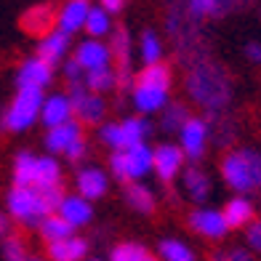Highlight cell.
Instances as JSON below:
<instances>
[{"label":"cell","instance_id":"1","mask_svg":"<svg viewBox=\"0 0 261 261\" xmlns=\"http://www.w3.org/2000/svg\"><path fill=\"white\" fill-rule=\"evenodd\" d=\"M168 91H171V69L155 62L144 64L139 72L134 88H130V99L139 115H155L168 104Z\"/></svg>","mask_w":261,"mask_h":261},{"label":"cell","instance_id":"2","mask_svg":"<svg viewBox=\"0 0 261 261\" xmlns=\"http://www.w3.org/2000/svg\"><path fill=\"white\" fill-rule=\"evenodd\" d=\"M221 179L229 189L240 195L261 189V152L258 149H234L221 160Z\"/></svg>","mask_w":261,"mask_h":261},{"label":"cell","instance_id":"3","mask_svg":"<svg viewBox=\"0 0 261 261\" xmlns=\"http://www.w3.org/2000/svg\"><path fill=\"white\" fill-rule=\"evenodd\" d=\"M187 86H189L192 99L197 104L208 107V110H219V107H224L229 101V93H232L227 72H224L221 67H216V64H203V67L192 69Z\"/></svg>","mask_w":261,"mask_h":261},{"label":"cell","instance_id":"4","mask_svg":"<svg viewBox=\"0 0 261 261\" xmlns=\"http://www.w3.org/2000/svg\"><path fill=\"white\" fill-rule=\"evenodd\" d=\"M54 208L48 203L43 189L32 184H14V189L8 192V213L11 219L24 224V227H38V224L48 216Z\"/></svg>","mask_w":261,"mask_h":261},{"label":"cell","instance_id":"5","mask_svg":"<svg viewBox=\"0 0 261 261\" xmlns=\"http://www.w3.org/2000/svg\"><path fill=\"white\" fill-rule=\"evenodd\" d=\"M43 99H45L43 88H19L3 115V128L11 130V134H21V130L32 128L40 120Z\"/></svg>","mask_w":261,"mask_h":261},{"label":"cell","instance_id":"6","mask_svg":"<svg viewBox=\"0 0 261 261\" xmlns=\"http://www.w3.org/2000/svg\"><path fill=\"white\" fill-rule=\"evenodd\" d=\"M110 168L117 181H139L152 171V147L147 141L134 144L128 149H115L110 155Z\"/></svg>","mask_w":261,"mask_h":261},{"label":"cell","instance_id":"7","mask_svg":"<svg viewBox=\"0 0 261 261\" xmlns=\"http://www.w3.org/2000/svg\"><path fill=\"white\" fill-rule=\"evenodd\" d=\"M149 136V123L144 115H136V117H125V120H117V123H104L99 128V139L107 149H128L134 144H141L147 141Z\"/></svg>","mask_w":261,"mask_h":261},{"label":"cell","instance_id":"8","mask_svg":"<svg viewBox=\"0 0 261 261\" xmlns=\"http://www.w3.org/2000/svg\"><path fill=\"white\" fill-rule=\"evenodd\" d=\"M69 99H72V107H75V117L83 125H99V123H104L107 101H104L101 93L88 91L86 86H75L72 91H69Z\"/></svg>","mask_w":261,"mask_h":261},{"label":"cell","instance_id":"9","mask_svg":"<svg viewBox=\"0 0 261 261\" xmlns=\"http://www.w3.org/2000/svg\"><path fill=\"white\" fill-rule=\"evenodd\" d=\"M189 227L200 237H205V240H224L229 232L224 211H219V208H195L189 213Z\"/></svg>","mask_w":261,"mask_h":261},{"label":"cell","instance_id":"10","mask_svg":"<svg viewBox=\"0 0 261 261\" xmlns=\"http://www.w3.org/2000/svg\"><path fill=\"white\" fill-rule=\"evenodd\" d=\"M184 149L176 144H160L152 149V171L160 181H173L184 171Z\"/></svg>","mask_w":261,"mask_h":261},{"label":"cell","instance_id":"11","mask_svg":"<svg viewBox=\"0 0 261 261\" xmlns=\"http://www.w3.org/2000/svg\"><path fill=\"white\" fill-rule=\"evenodd\" d=\"M179 147L192 160L203 158V152L208 147V123L200 120V117H187L184 125L179 128Z\"/></svg>","mask_w":261,"mask_h":261},{"label":"cell","instance_id":"12","mask_svg":"<svg viewBox=\"0 0 261 261\" xmlns=\"http://www.w3.org/2000/svg\"><path fill=\"white\" fill-rule=\"evenodd\" d=\"M51 80H54V64H48L40 54L24 59L16 72L19 88H45V86H51Z\"/></svg>","mask_w":261,"mask_h":261},{"label":"cell","instance_id":"13","mask_svg":"<svg viewBox=\"0 0 261 261\" xmlns=\"http://www.w3.org/2000/svg\"><path fill=\"white\" fill-rule=\"evenodd\" d=\"M75 59L86 72L99 67H112V48L107 43H101V38H88L75 48Z\"/></svg>","mask_w":261,"mask_h":261},{"label":"cell","instance_id":"14","mask_svg":"<svg viewBox=\"0 0 261 261\" xmlns=\"http://www.w3.org/2000/svg\"><path fill=\"white\" fill-rule=\"evenodd\" d=\"M80 125L83 123L72 117V120H67V123H59V125L48 128V134H45V149H48L51 155H64L77 139H83Z\"/></svg>","mask_w":261,"mask_h":261},{"label":"cell","instance_id":"15","mask_svg":"<svg viewBox=\"0 0 261 261\" xmlns=\"http://www.w3.org/2000/svg\"><path fill=\"white\" fill-rule=\"evenodd\" d=\"M91 203L93 200L83 197L80 192L77 195H64L56 205V213H62L75 229H80V227H86V224H91V219H93V205Z\"/></svg>","mask_w":261,"mask_h":261},{"label":"cell","instance_id":"16","mask_svg":"<svg viewBox=\"0 0 261 261\" xmlns=\"http://www.w3.org/2000/svg\"><path fill=\"white\" fill-rule=\"evenodd\" d=\"M75 117V107H72V99L67 93H51V96L43 99V107H40V120L45 128H54L59 123H67Z\"/></svg>","mask_w":261,"mask_h":261},{"label":"cell","instance_id":"17","mask_svg":"<svg viewBox=\"0 0 261 261\" xmlns=\"http://www.w3.org/2000/svg\"><path fill=\"white\" fill-rule=\"evenodd\" d=\"M75 187H77V192L83 197L99 200V197L107 195V189H110V179H107V173L99 168V165H86V168L77 171Z\"/></svg>","mask_w":261,"mask_h":261},{"label":"cell","instance_id":"18","mask_svg":"<svg viewBox=\"0 0 261 261\" xmlns=\"http://www.w3.org/2000/svg\"><path fill=\"white\" fill-rule=\"evenodd\" d=\"M91 3L88 0H67L56 14V27L64 30L69 35H75L80 30H86V19H88Z\"/></svg>","mask_w":261,"mask_h":261},{"label":"cell","instance_id":"19","mask_svg":"<svg viewBox=\"0 0 261 261\" xmlns=\"http://www.w3.org/2000/svg\"><path fill=\"white\" fill-rule=\"evenodd\" d=\"M67 51H69V32L59 30V27H54L51 32H45L43 38H40V43H38V54H40L48 64L64 62Z\"/></svg>","mask_w":261,"mask_h":261},{"label":"cell","instance_id":"20","mask_svg":"<svg viewBox=\"0 0 261 261\" xmlns=\"http://www.w3.org/2000/svg\"><path fill=\"white\" fill-rule=\"evenodd\" d=\"M56 27V11L51 6H32L24 16H21V30L43 38L45 32H51Z\"/></svg>","mask_w":261,"mask_h":261},{"label":"cell","instance_id":"21","mask_svg":"<svg viewBox=\"0 0 261 261\" xmlns=\"http://www.w3.org/2000/svg\"><path fill=\"white\" fill-rule=\"evenodd\" d=\"M221 211H224V219H227L229 229H245L248 224L256 219V208L245 195H237V197L227 200V205Z\"/></svg>","mask_w":261,"mask_h":261},{"label":"cell","instance_id":"22","mask_svg":"<svg viewBox=\"0 0 261 261\" xmlns=\"http://www.w3.org/2000/svg\"><path fill=\"white\" fill-rule=\"evenodd\" d=\"M32 187H38V189L62 187V165H59V160L51 155V152H48L45 158L35 160V179H32Z\"/></svg>","mask_w":261,"mask_h":261},{"label":"cell","instance_id":"23","mask_svg":"<svg viewBox=\"0 0 261 261\" xmlns=\"http://www.w3.org/2000/svg\"><path fill=\"white\" fill-rule=\"evenodd\" d=\"M86 253H88V243L75 234L64 237V240H56V243H48V256L54 261H80Z\"/></svg>","mask_w":261,"mask_h":261},{"label":"cell","instance_id":"24","mask_svg":"<svg viewBox=\"0 0 261 261\" xmlns=\"http://www.w3.org/2000/svg\"><path fill=\"white\" fill-rule=\"evenodd\" d=\"M38 229H40V237L45 243H56V240H64V237L75 234V227L62 216V213H56V211H51L48 216L38 224Z\"/></svg>","mask_w":261,"mask_h":261},{"label":"cell","instance_id":"25","mask_svg":"<svg viewBox=\"0 0 261 261\" xmlns=\"http://www.w3.org/2000/svg\"><path fill=\"white\" fill-rule=\"evenodd\" d=\"M125 203H128V208H134L136 213H152V211H155V192H152L149 187L139 184V181H128Z\"/></svg>","mask_w":261,"mask_h":261},{"label":"cell","instance_id":"26","mask_svg":"<svg viewBox=\"0 0 261 261\" xmlns=\"http://www.w3.org/2000/svg\"><path fill=\"white\" fill-rule=\"evenodd\" d=\"M181 184H184V192L192 197L195 203H205L208 195H211V179H208L203 171H197V168L184 171Z\"/></svg>","mask_w":261,"mask_h":261},{"label":"cell","instance_id":"27","mask_svg":"<svg viewBox=\"0 0 261 261\" xmlns=\"http://www.w3.org/2000/svg\"><path fill=\"white\" fill-rule=\"evenodd\" d=\"M86 32L88 38H107L112 32V14L104 6H91L86 19Z\"/></svg>","mask_w":261,"mask_h":261},{"label":"cell","instance_id":"28","mask_svg":"<svg viewBox=\"0 0 261 261\" xmlns=\"http://www.w3.org/2000/svg\"><path fill=\"white\" fill-rule=\"evenodd\" d=\"M83 86L88 91H96V93H107L117 88V72L112 67H99V69H88L86 72V80H83Z\"/></svg>","mask_w":261,"mask_h":261},{"label":"cell","instance_id":"29","mask_svg":"<svg viewBox=\"0 0 261 261\" xmlns=\"http://www.w3.org/2000/svg\"><path fill=\"white\" fill-rule=\"evenodd\" d=\"M112 59L120 69H130V35L128 30H115L112 32Z\"/></svg>","mask_w":261,"mask_h":261},{"label":"cell","instance_id":"30","mask_svg":"<svg viewBox=\"0 0 261 261\" xmlns=\"http://www.w3.org/2000/svg\"><path fill=\"white\" fill-rule=\"evenodd\" d=\"M110 258L112 261H149L152 253H149V248H144L141 243H120V245L112 248Z\"/></svg>","mask_w":261,"mask_h":261},{"label":"cell","instance_id":"31","mask_svg":"<svg viewBox=\"0 0 261 261\" xmlns=\"http://www.w3.org/2000/svg\"><path fill=\"white\" fill-rule=\"evenodd\" d=\"M139 54H141V62H144V64H155V62L163 59V43H160V38L152 30L141 35Z\"/></svg>","mask_w":261,"mask_h":261},{"label":"cell","instance_id":"32","mask_svg":"<svg viewBox=\"0 0 261 261\" xmlns=\"http://www.w3.org/2000/svg\"><path fill=\"white\" fill-rule=\"evenodd\" d=\"M35 158L32 152H19L14 160V184H32L35 179Z\"/></svg>","mask_w":261,"mask_h":261},{"label":"cell","instance_id":"33","mask_svg":"<svg viewBox=\"0 0 261 261\" xmlns=\"http://www.w3.org/2000/svg\"><path fill=\"white\" fill-rule=\"evenodd\" d=\"M158 253L165 261H192L195 258V251L187 243H181V240H163L160 248H158Z\"/></svg>","mask_w":261,"mask_h":261},{"label":"cell","instance_id":"34","mask_svg":"<svg viewBox=\"0 0 261 261\" xmlns=\"http://www.w3.org/2000/svg\"><path fill=\"white\" fill-rule=\"evenodd\" d=\"M187 107L184 104H165L163 110H160V128L163 130H179L187 120Z\"/></svg>","mask_w":261,"mask_h":261},{"label":"cell","instance_id":"35","mask_svg":"<svg viewBox=\"0 0 261 261\" xmlns=\"http://www.w3.org/2000/svg\"><path fill=\"white\" fill-rule=\"evenodd\" d=\"M189 14L197 16V19H205V16H213L221 11V0H189L187 3Z\"/></svg>","mask_w":261,"mask_h":261},{"label":"cell","instance_id":"36","mask_svg":"<svg viewBox=\"0 0 261 261\" xmlns=\"http://www.w3.org/2000/svg\"><path fill=\"white\" fill-rule=\"evenodd\" d=\"M3 256L8 258V261H24L27 258V245H24V240L21 237H6L3 240Z\"/></svg>","mask_w":261,"mask_h":261},{"label":"cell","instance_id":"37","mask_svg":"<svg viewBox=\"0 0 261 261\" xmlns=\"http://www.w3.org/2000/svg\"><path fill=\"white\" fill-rule=\"evenodd\" d=\"M64 77H67V83L69 86H83V80H86V69L80 67V62L72 56L69 62H64Z\"/></svg>","mask_w":261,"mask_h":261},{"label":"cell","instance_id":"38","mask_svg":"<svg viewBox=\"0 0 261 261\" xmlns=\"http://www.w3.org/2000/svg\"><path fill=\"white\" fill-rule=\"evenodd\" d=\"M245 240H248V248L251 251H256V253H261V221H251L245 227Z\"/></svg>","mask_w":261,"mask_h":261},{"label":"cell","instance_id":"39","mask_svg":"<svg viewBox=\"0 0 261 261\" xmlns=\"http://www.w3.org/2000/svg\"><path fill=\"white\" fill-rule=\"evenodd\" d=\"M64 158L69 160V163H77V160H83L86 158V139H77L72 147H69L67 152H64Z\"/></svg>","mask_w":261,"mask_h":261},{"label":"cell","instance_id":"40","mask_svg":"<svg viewBox=\"0 0 261 261\" xmlns=\"http://www.w3.org/2000/svg\"><path fill=\"white\" fill-rule=\"evenodd\" d=\"M245 56H248V62L261 64V43H248L245 45Z\"/></svg>","mask_w":261,"mask_h":261},{"label":"cell","instance_id":"41","mask_svg":"<svg viewBox=\"0 0 261 261\" xmlns=\"http://www.w3.org/2000/svg\"><path fill=\"white\" fill-rule=\"evenodd\" d=\"M99 6H104L110 14L115 16V14H120L123 11V6H125V0H99Z\"/></svg>","mask_w":261,"mask_h":261},{"label":"cell","instance_id":"42","mask_svg":"<svg viewBox=\"0 0 261 261\" xmlns=\"http://www.w3.org/2000/svg\"><path fill=\"white\" fill-rule=\"evenodd\" d=\"M229 258H234V261H248L251 256H248V251H240V248H237V251H232V256Z\"/></svg>","mask_w":261,"mask_h":261},{"label":"cell","instance_id":"43","mask_svg":"<svg viewBox=\"0 0 261 261\" xmlns=\"http://www.w3.org/2000/svg\"><path fill=\"white\" fill-rule=\"evenodd\" d=\"M3 234H8V219L0 213V237H3Z\"/></svg>","mask_w":261,"mask_h":261},{"label":"cell","instance_id":"44","mask_svg":"<svg viewBox=\"0 0 261 261\" xmlns=\"http://www.w3.org/2000/svg\"><path fill=\"white\" fill-rule=\"evenodd\" d=\"M237 3H251V0H227V6H237ZM221 6H224V0H221Z\"/></svg>","mask_w":261,"mask_h":261}]
</instances>
